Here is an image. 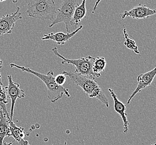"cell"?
<instances>
[{
	"label": "cell",
	"mask_w": 156,
	"mask_h": 145,
	"mask_svg": "<svg viewBox=\"0 0 156 145\" xmlns=\"http://www.w3.org/2000/svg\"><path fill=\"white\" fill-rule=\"evenodd\" d=\"M66 76H68L75 85L82 89L86 95L89 98H96L101 103L109 107V102L105 95L102 89L98 84L94 78L86 76H82L76 72H72L67 71H62Z\"/></svg>",
	"instance_id": "1"
},
{
	"label": "cell",
	"mask_w": 156,
	"mask_h": 145,
	"mask_svg": "<svg viewBox=\"0 0 156 145\" xmlns=\"http://www.w3.org/2000/svg\"><path fill=\"white\" fill-rule=\"evenodd\" d=\"M10 66L11 68H16L17 69L21 70L23 72L34 75L44 82L47 88L48 93L47 97L52 103H55L59 99L62 98L64 95H66L68 97H71L68 89L65 88L63 86L57 85L55 83V76L52 70H50L46 74H44L31 69L29 68L20 66L15 64H10Z\"/></svg>",
	"instance_id": "2"
},
{
	"label": "cell",
	"mask_w": 156,
	"mask_h": 145,
	"mask_svg": "<svg viewBox=\"0 0 156 145\" xmlns=\"http://www.w3.org/2000/svg\"><path fill=\"white\" fill-rule=\"evenodd\" d=\"M26 12L28 16L41 20H54L57 9L53 0H32L28 1Z\"/></svg>",
	"instance_id": "3"
},
{
	"label": "cell",
	"mask_w": 156,
	"mask_h": 145,
	"mask_svg": "<svg viewBox=\"0 0 156 145\" xmlns=\"http://www.w3.org/2000/svg\"><path fill=\"white\" fill-rule=\"evenodd\" d=\"M78 0H65L57 9L56 15L49 28H52L58 23L63 22L66 26L67 33H71V30L75 29L72 24V19L75 9L80 5Z\"/></svg>",
	"instance_id": "4"
},
{
	"label": "cell",
	"mask_w": 156,
	"mask_h": 145,
	"mask_svg": "<svg viewBox=\"0 0 156 145\" xmlns=\"http://www.w3.org/2000/svg\"><path fill=\"white\" fill-rule=\"evenodd\" d=\"M52 51L56 56L62 59V64L67 63L75 66V72L90 78H98L93 72V65L95 58L92 56H87L78 59H69L59 54L56 47L52 49Z\"/></svg>",
	"instance_id": "5"
},
{
	"label": "cell",
	"mask_w": 156,
	"mask_h": 145,
	"mask_svg": "<svg viewBox=\"0 0 156 145\" xmlns=\"http://www.w3.org/2000/svg\"><path fill=\"white\" fill-rule=\"evenodd\" d=\"M20 8L17 7L15 13L3 15L0 18V36L11 34L15 25L18 20H22Z\"/></svg>",
	"instance_id": "6"
},
{
	"label": "cell",
	"mask_w": 156,
	"mask_h": 145,
	"mask_svg": "<svg viewBox=\"0 0 156 145\" xmlns=\"http://www.w3.org/2000/svg\"><path fill=\"white\" fill-rule=\"evenodd\" d=\"M7 79H8L9 84L5 88L6 89L8 97L11 100L9 117L11 120L12 121L14 108H15L16 100L18 98H25L26 97V94H25V91L22 89L20 88V84L13 81L12 78L11 76H7Z\"/></svg>",
	"instance_id": "7"
},
{
	"label": "cell",
	"mask_w": 156,
	"mask_h": 145,
	"mask_svg": "<svg viewBox=\"0 0 156 145\" xmlns=\"http://www.w3.org/2000/svg\"><path fill=\"white\" fill-rule=\"evenodd\" d=\"M155 15L156 9H151L144 5L139 4L129 11H125L121 15V17L123 20L127 17L134 19H143L148 18L150 16Z\"/></svg>",
	"instance_id": "8"
},
{
	"label": "cell",
	"mask_w": 156,
	"mask_h": 145,
	"mask_svg": "<svg viewBox=\"0 0 156 145\" xmlns=\"http://www.w3.org/2000/svg\"><path fill=\"white\" fill-rule=\"evenodd\" d=\"M156 76V66L153 69L150 70L148 72L141 74L138 76L137 78L138 84L137 87L134 89V91L132 93L131 95L129 97L127 101V104H129L131 101L134 96L141 91L147 87L151 85L153 82V79Z\"/></svg>",
	"instance_id": "9"
},
{
	"label": "cell",
	"mask_w": 156,
	"mask_h": 145,
	"mask_svg": "<svg viewBox=\"0 0 156 145\" xmlns=\"http://www.w3.org/2000/svg\"><path fill=\"white\" fill-rule=\"evenodd\" d=\"M108 91L113 99L114 110L122 118L123 122V133L127 134L128 133L129 122L126 113V106L117 98V96L112 89L108 88Z\"/></svg>",
	"instance_id": "10"
},
{
	"label": "cell",
	"mask_w": 156,
	"mask_h": 145,
	"mask_svg": "<svg viewBox=\"0 0 156 145\" xmlns=\"http://www.w3.org/2000/svg\"><path fill=\"white\" fill-rule=\"evenodd\" d=\"M82 28H83V26L81 25L71 33L65 34L62 32H59L54 34L51 32L48 34H44L43 36V37L41 38V39L42 40H51L56 43L58 45H64L66 42L69 41L72 37H73Z\"/></svg>",
	"instance_id": "11"
},
{
	"label": "cell",
	"mask_w": 156,
	"mask_h": 145,
	"mask_svg": "<svg viewBox=\"0 0 156 145\" xmlns=\"http://www.w3.org/2000/svg\"><path fill=\"white\" fill-rule=\"evenodd\" d=\"M86 1L83 0L81 3L76 8L73 15L72 17V24L75 30L77 29L78 24L81 22L82 20L86 17Z\"/></svg>",
	"instance_id": "12"
},
{
	"label": "cell",
	"mask_w": 156,
	"mask_h": 145,
	"mask_svg": "<svg viewBox=\"0 0 156 145\" xmlns=\"http://www.w3.org/2000/svg\"><path fill=\"white\" fill-rule=\"evenodd\" d=\"M11 121L1 110L0 111V145H2L4 139L10 137L9 122Z\"/></svg>",
	"instance_id": "13"
},
{
	"label": "cell",
	"mask_w": 156,
	"mask_h": 145,
	"mask_svg": "<svg viewBox=\"0 0 156 145\" xmlns=\"http://www.w3.org/2000/svg\"><path fill=\"white\" fill-rule=\"evenodd\" d=\"M9 131H10V136H12L16 141L20 142L21 140L24 139L25 133L24 132V128L22 127H19L17 126L12 121L9 122Z\"/></svg>",
	"instance_id": "14"
},
{
	"label": "cell",
	"mask_w": 156,
	"mask_h": 145,
	"mask_svg": "<svg viewBox=\"0 0 156 145\" xmlns=\"http://www.w3.org/2000/svg\"><path fill=\"white\" fill-rule=\"evenodd\" d=\"M9 97L7 93L6 88L0 84V107L1 110L5 114L7 117L10 118L9 115L6 108L7 104L9 103Z\"/></svg>",
	"instance_id": "15"
},
{
	"label": "cell",
	"mask_w": 156,
	"mask_h": 145,
	"mask_svg": "<svg viewBox=\"0 0 156 145\" xmlns=\"http://www.w3.org/2000/svg\"><path fill=\"white\" fill-rule=\"evenodd\" d=\"M106 64V61L104 57H97L95 58L93 65V72L98 78L101 76V72L104 71Z\"/></svg>",
	"instance_id": "16"
},
{
	"label": "cell",
	"mask_w": 156,
	"mask_h": 145,
	"mask_svg": "<svg viewBox=\"0 0 156 145\" xmlns=\"http://www.w3.org/2000/svg\"><path fill=\"white\" fill-rule=\"evenodd\" d=\"M123 33L125 38V41L124 43L125 46L129 49L133 51L136 54H140V51L138 50V46L136 42L131 36H129L128 35L127 32H126V28H124L123 29Z\"/></svg>",
	"instance_id": "17"
},
{
	"label": "cell",
	"mask_w": 156,
	"mask_h": 145,
	"mask_svg": "<svg viewBox=\"0 0 156 145\" xmlns=\"http://www.w3.org/2000/svg\"><path fill=\"white\" fill-rule=\"evenodd\" d=\"M66 81V76L64 72H62L55 77V82L57 85L63 86Z\"/></svg>",
	"instance_id": "18"
},
{
	"label": "cell",
	"mask_w": 156,
	"mask_h": 145,
	"mask_svg": "<svg viewBox=\"0 0 156 145\" xmlns=\"http://www.w3.org/2000/svg\"><path fill=\"white\" fill-rule=\"evenodd\" d=\"M19 145H30V144L28 143V141L24 140L23 139L21 140L20 142H19Z\"/></svg>",
	"instance_id": "19"
},
{
	"label": "cell",
	"mask_w": 156,
	"mask_h": 145,
	"mask_svg": "<svg viewBox=\"0 0 156 145\" xmlns=\"http://www.w3.org/2000/svg\"><path fill=\"white\" fill-rule=\"evenodd\" d=\"M2 66H3V63H2V60L1 59H0V69L2 68ZM0 84L1 85H3V83H2V78H1V72H0Z\"/></svg>",
	"instance_id": "20"
},
{
	"label": "cell",
	"mask_w": 156,
	"mask_h": 145,
	"mask_svg": "<svg viewBox=\"0 0 156 145\" xmlns=\"http://www.w3.org/2000/svg\"><path fill=\"white\" fill-rule=\"evenodd\" d=\"M100 2V1H97V2H96V5H95V6L94 7V9H93V11H92V13H94V11L96 10V7L97 6L98 4V3H99Z\"/></svg>",
	"instance_id": "21"
},
{
	"label": "cell",
	"mask_w": 156,
	"mask_h": 145,
	"mask_svg": "<svg viewBox=\"0 0 156 145\" xmlns=\"http://www.w3.org/2000/svg\"><path fill=\"white\" fill-rule=\"evenodd\" d=\"M156 145V142H154V143H153V144H152V145Z\"/></svg>",
	"instance_id": "22"
}]
</instances>
